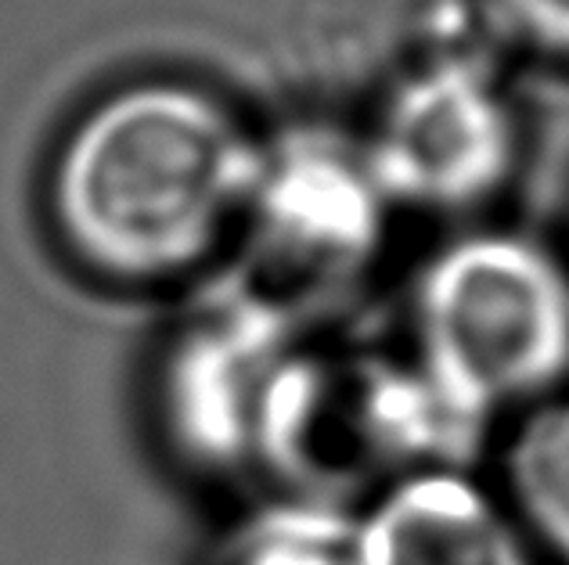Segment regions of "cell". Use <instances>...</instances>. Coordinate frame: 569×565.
Masks as SVG:
<instances>
[{
	"mask_svg": "<svg viewBox=\"0 0 569 565\" xmlns=\"http://www.w3.org/2000/svg\"><path fill=\"white\" fill-rule=\"evenodd\" d=\"M389 210L361 144L350 148L328 133L267 138L234 245L252 274L246 289L292 310L296 285L325 289L353 278L379 252Z\"/></svg>",
	"mask_w": 569,
	"mask_h": 565,
	"instance_id": "5b68a950",
	"label": "cell"
},
{
	"mask_svg": "<svg viewBox=\"0 0 569 565\" xmlns=\"http://www.w3.org/2000/svg\"><path fill=\"white\" fill-rule=\"evenodd\" d=\"M296 314L238 285L191 314L156 367V433L188 475L231 483L257 475L263 407L296 350Z\"/></svg>",
	"mask_w": 569,
	"mask_h": 565,
	"instance_id": "3957f363",
	"label": "cell"
},
{
	"mask_svg": "<svg viewBox=\"0 0 569 565\" xmlns=\"http://www.w3.org/2000/svg\"><path fill=\"white\" fill-rule=\"evenodd\" d=\"M209 565H361L357 508L267 494L223 533Z\"/></svg>",
	"mask_w": 569,
	"mask_h": 565,
	"instance_id": "ba28073f",
	"label": "cell"
},
{
	"mask_svg": "<svg viewBox=\"0 0 569 565\" xmlns=\"http://www.w3.org/2000/svg\"><path fill=\"white\" fill-rule=\"evenodd\" d=\"M361 148L389 205L466 213L512 176L519 115L479 58L437 54L389 87Z\"/></svg>",
	"mask_w": 569,
	"mask_h": 565,
	"instance_id": "277c9868",
	"label": "cell"
},
{
	"mask_svg": "<svg viewBox=\"0 0 569 565\" xmlns=\"http://www.w3.org/2000/svg\"><path fill=\"white\" fill-rule=\"evenodd\" d=\"M411 361L483 428L569 382V266L537 238L469 231L422 263Z\"/></svg>",
	"mask_w": 569,
	"mask_h": 565,
	"instance_id": "7a4b0ae2",
	"label": "cell"
},
{
	"mask_svg": "<svg viewBox=\"0 0 569 565\" xmlns=\"http://www.w3.org/2000/svg\"><path fill=\"white\" fill-rule=\"evenodd\" d=\"M361 565H548L493 480L472 468H418L357 508Z\"/></svg>",
	"mask_w": 569,
	"mask_h": 565,
	"instance_id": "8992f818",
	"label": "cell"
},
{
	"mask_svg": "<svg viewBox=\"0 0 569 565\" xmlns=\"http://www.w3.org/2000/svg\"><path fill=\"white\" fill-rule=\"evenodd\" d=\"M267 138L213 83L141 72L69 115L40 176L54 252L112 292H173L234 252Z\"/></svg>",
	"mask_w": 569,
	"mask_h": 565,
	"instance_id": "6da1fadb",
	"label": "cell"
},
{
	"mask_svg": "<svg viewBox=\"0 0 569 565\" xmlns=\"http://www.w3.org/2000/svg\"><path fill=\"white\" fill-rule=\"evenodd\" d=\"M493 486L541 558L569 565V385L508 422Z\"/></svg>",
	"mask_w": 569,
	"mask_h": 565,
	"instance_id": "52a82bcc",
	"label": "cell"
},
{
	"mask_svg": "<svg viewBox=\"0 0 569 565\" xmlns=\"http://www.w3.org/2000/svg\"><path fill=\"white\" fill-rule=\"evenodd\" d=\"M501 22L533 48L569 58V0H490Z\"/></svg>",
	"mask_w": 569,
	"mask_h": 565,
	"instance_id": "9c48e42d",
	"label": "cell"
}]
</instances>
